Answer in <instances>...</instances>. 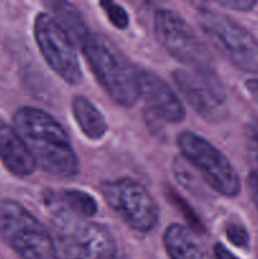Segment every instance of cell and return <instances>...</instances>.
<instances>
[{
    "label": "cell",
    "mask_w": 258,
    "mask_h": 259,
    "mask_svg": "<svg viewBox=\"0 0 258 259\" xmlns=\"http://www.w3.org/2000/svg\"><path fill=\"white\" fill-rule=\"evenodd\" d=\"M13 126L43 171L60 179L77 176L80 161L70 137L47 111L23 106L15 111Z\"/></svg>",
    "instance_id": "1"
},
{
    "label": "cell",
    "mask_w": 258,
    "mask_h": 259,
    "mask_svg": "<svg viewBox=\"0 0 258 259\" xmlns=\"http://www.w3.org/2000/svg\"><path fill=\"white\" fill-rule=\"evenodd\" d=\"M91 72L114 103L132 108L139 94V71L110 38L89 33L80 43Z\"/></svg>",
    "instance_id": "2"
},
{
    "label": "cell",
    "mask_w": 258,
    "mask_h": 259,
    "mask_svg": "<svg viewBox=\"0 0 258 259\" xmlns=\"http://www.w3.org/2000/svg\"><path fill=\"white\" fill-rule=\"evenodd\" d=\"M0 238L22 259H60L45 224L15 200L0 199Z\"/></svg>",
    "instance_id": "3"
},
{
    "label": "cell",
    "mask_w": 258,
    "mask_h": 259,
    "mask_svg": "<svg viewBox=\"0 0 258 259\" xmlns=\"http://www.w3.org/2000/svg\"><path fill=\"white\" fill-rule=\"evenodd\" d=\"M199 25L212 46L238 70L258 73V39L223 13L200 9Z\"/></svg>",
    "instance_id": "4"
},
{
    "label": "cell",
    "mask_w": 258,
    "mask_h": 259,
    "mask_svg": "<svg viewBox=\"0 0 258 259\" xmlns=\"http://www.w3.org/2000/svg\"><path fill=\"white\" fill-rule=\"evenodd\" d=\"M182 157L218 194L235 197L242 190L239 176L228 157L211 142L195 132L185 131L177 137Z\"/></svg>",
    "instance_id": "5"
},
{
    "label": "cell",
    "mask_w": 258,
    "mask_h": 259,
    "mask_svg": "<svg viewBox=\"0 0 258 259\" xmlns=\"http://www.w3.org/2000/svg\"><path fill=\"white\" fill-rule=\"evenodd\" d=\"M58 255L60 259H114L115 240L110 230L99 223L60 212Z\"/></svg>",
    "instance_id": "6"
},
{
    "label": "cell",
    "mask_w": 258,
    "mask_h": 259,
    "mask_svg": "<svg viewBox=\"0 0 258 259\" xmlns=\"http://www.w3.org/2000/svg\"><path fill=\"white\" fill-rule=\"evenodd\" d=\"M153 29L162 47L191 70H211L212 58L206 45L189 23L171 9H157Z\"/></svg>",
    "instance_id": "7"
},
{
    "label": "cell",
    "mask_w": 258,
    "mask_h": 259,
    "mask_svg": "<svg viewBox=\"0 0 258 259\" xmlns=\"http://www.w3.org/2000/svg\"><path fill=\"white\" fill-rule=\"evenodd\" d=\"M33 34L42 57L51 70L68 85H78L82 71L72 37L53 15L39 13L33 24Z\"/></svg>",
    "instance_id": "8"
},
{
    "label": "cell",
    "mask_w": 258,
    "mask_h": 259,
    "mask_svg": "<svg viewBox=\"0 0 258 259\" xmlns=\"http://www.w3.org/2000/svg\"><path fill=\"white\" fill-rule=\"evenodd\" d=\"M101 194L131 229L146 234L156 228L159 219L158 205L138 181L129 177L106 181L101 185Z\"/></svg>",
    "instance_id": "9"
},
{
    "label": "cell",
    "mask_w": 258,
    "mask_h": 259,
    "mask_svg": "<svg viewBox=\"0 0 258 259\" xmlns=\"http://www.w3.org/2000/svg\"><path fill=\"white\" fill-rule=\"evenodd\" d=\"M172 78L187 103L209 123L228 116L227 94L214 70H175Z\"/></svg>",
    "instance_id": "10"
},
{
    "label": "cell",
    "mask_w": 258,
    "mask_h": 259,
    "mask_svg": "<svg viewBox=\"0 0 258 259\" xmlns=\"http://www.w3.org/2000/svg\"><path fill=\"white\" fill-rule=\"evenodd\" d=\"M139 94L146 104L148 120L177 124L186 116L179 96L163 78L152 71H139Z\"/></svg>",
    "instance_id": "11"
},
{
    "label": "cell",
    "mask_w": 258,
    "mask_h": 259,
    "mask_svg": "<svg viewBox=\"0 0 258 259\" xmlns=\"http://www.w3.org/2000/svg\"><path fill=\"white\" fill-rule=\"evenodd\" d=\"M0 161L5 168L18 177H27L34 172L35 161L14 126L0 118Z\"/></svg>",
    "instance_id": "12"
},
{
    "label": "cell",
    "mask_w": 258,
    "mask_h": 259,
    "mask_svg": "<svg viewBox=\"0 0 258 259\" xmlns=\"http://www.w3.org/2000/svg\"><path fill=\"white\" fill-rule=\"evenodd\" d=\"M163 245L171 259H214L202 240L190 228L181 224L167 227Z\"/></svg>",
    "instance_id": "13"
},
{
    "label": "cell",
    "mask_w": 258,
    "mask_h": 259,
    "mask_svg": "<svg viewBox=\"0 0 258 259\" xmlns=\"http://www.w3.org/2000/svg\"><path fill=\"white\" fill-rule=\"evenodd\" d=\"M71 109L76 124L86 138L99 141L105 136L108 132V123L105 116L94 105L93 101L85 96L77 95L72 99Z\"/></svg>",
    "instance_id": "14"
},
{
    "label": "cell",
    "mask_w": 258,
    "mask_h": 259,
    "mask_svg": "<svg viewBox=\"0 0 258 259\" xmlns=\"http://www.w3.org/2000/svg\"><path fill=\"white\" fill-rule=\"evenodd\" d=\"M58 212L89 219L98 212V202L90 194L81 190H63L56 196Z\"/></svg>",
    "instance_id": "15"
},
{
    "label": "cell",
    "mask_w": 258,
    "mask_h": 259,
    "mask_svg": "<svg viewBox=\"0 0 258 259\" xmlns=\"http://www.w3.org/2000/svg\"><path fill=\"white\" fill-rule=\"evenodd\" d=\"M50 7L55 12L53 17L60 22V24L65 28L71 37L81 40L89 34L85 22L81 18L80 13L71 4L67 3H50Z\"/></svg>",
    "instance_id": "16"
},
{
    "label": "cell",
    "mask_w": 258,
    "mask_h": 259,
    "mask_svg": "<svg viewBox=\"0 0 258 259\" xmlns=\"http://www.w3.org/2000/svg\"><path fill=\"white\" fill-rule=\"evenodd\" d=\"M100 7L105 12L109 22L118 29H126L129 25V15L121 5L113 2H101Z\"/></svg>",
    "instance_id": "17"
},
{
    "label": "cell",
    "mask_w": 258,
    "mask_h": 259,
    "mask_svg": "<svg viewBox=\"0 0 258 259\" xmlns=\"http://www.w3.org/2000/svg\"><path fill=\"white\" fill-rule=\"evenodd\" d=\"M245 148L250 162L258 172V119H253L245 126Z\"/></svg>",
    "instance_id": "18"
},
{
    "label": "cell",
    "mask_w": 258,
    "mask_h": 259,
    "mask_svg": "<svg viewBox=\"0 0 258 259\" xmlns=\"http://www.w3.org/2000/svg\"><path fill=\"white\" fill-rule=\"evenodd\" d=\"M228 240L238 248H247L249 245V234L239 223H229L225 228Z\"/></svg>",
    "instance_id": "19"
},
{
    "label": "cell",
    "mask_w": 258,
    "mask_h": 259,
    "mask_svg": "<svg viewBox=\"0 0 258 259\" xmlns=\"http://www.w3.org/2000/svg\"><path fill=\"white\" fill-rule=\"evenodd\" d=\"M218 4L227 9L235 10V12H250L253 8L257 7L258 2L255 0H222Z\"/></svg>",
    "instance_id": "20"
},
{
    "label": "cell",
    "mask_w": 258,
    "mask_h": 259,
    "mask_svg": "<svg viewBox=\"0 0 258 259\" xmlns=\"http://www.w3.org/2000/svg\"><path fill=\"white\" fill-rule=\"evenodd\" d=\"M248 189H249V195L254 202L255 209L258 210V172H252L249 174L247 180Z\"/></svg>",
    "instance_id": "21"
},
{
    "label": "cell",
    "mask_w": 258,
    "mask_h": 259,
    "mask_svg": "<svg viewBox=\"0 0 258 259\" xmlns=\"http://www.w3.org/2000/svg\"><path fill=\"white\" fill-rule=\"evenodd\" d=\"M212 258L214 259H239L235 257L230 250H228L224 245L220 244V243H217V244L214 245V249H212Z\"/></svg>",
    "instance_id": "22"
},
{
    "label": "cell",
    "mask_w": 258,
    "mask_h": 259,
    "mask_svg": "<svg viewBox=\"0 0 258 259\" xmlns=\"http://www.w3.org/2000/svg\"><path fill=\"white\" fill-rule=\"evenodd\" d=\"M248 94L258 103V78H248L244 83Z\"/></svg>",
    "instance_id": "23"
}]
</instances>
